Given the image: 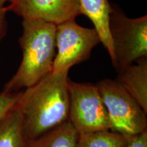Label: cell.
<instances>
[{"label":"cell","mask_w":147,"mask_h":147,"mask_svg":"<svg viewBox=\"0 0 147 147\" xmlns=\"http://www.w3.org/2000/svg\"><path fill=\"white\" fill-rule=\"evenodd\" d=\"M23 118L17 103L0 119V147H25Z\"/></svg>","instance_id":"cell-10"},{"label":"cell","mask_w":147,"mask_h":147,"mask_svg":"<svg viewBox=\"0 0 147 147\" xmlns=\"http://www.w3.org/2000/svg\"><path fill=\"white\" fill-rule=\"evenodd\" d=\"M69 121L78 134L110 130L107 110L96 84L78 83L68 78Z\"/></svg>","instance_id":"cell-5"},{"label":"cell","mask_w":147,"mask_h":147,"mask_svg":"<svg viewBox=\"0 0 147 147\" xmlns=\"http://www.w3.org/2000/svg\"><path fill=\"white\" fill-rule=\"evenodd\" d=\"M7 11L26 19L42 20L58 25L80 14V0H11Z\"/></svg>","instance_id":"cell-7"},{"label":"cell","mask_w":147,"mask_h":147,"mask_svg":"<svg viewBox=\"0 0 147 147\" xmlns=\"http://www.w3.org/2000/svg\"><path fill=\"white\" fill-rule=\"evenodd\" d=\"M102 43L94 27L86 28L75 20L57 25L56 55L53 72H69L77 64L89 59L94 47Z\"/></svg>","instance_id":"cell-6"},{"label":"cell","mask_w":147,"mask_h":147,"mask_svg":"<svg viewBox=\"0 0 147 147\" xmlns=\"http://www.w3.org/2000/svg\"><path fill=\"white\" fill-rule=\"evenodd\" d=\"M129 137L110 129L78 134L76 147H126Z\"/></svg>","instance_id":"cell-12"},{"label":"cell","mask_w":147,"mask_h":147,"mask_svg":"<svg viewBox=\"0 0 147 147\" xmlns=\"http://www.w3.org/2000/svg\"><path fill=\"white\" fill-rule=\"evenodd\" d=\"M118 73L117 80L147 113V57Z\"/></svg>","instance_id":"cell-9"},{"label":"cell","mask_w":147,"mask_h":147,"mask_svg":"<svg viewBox=\"0 0 147 147\" xmlns=\"http://www.w3.org/2000/svg\"><path fill=\"white\" fill-rule=\"evenodd\" d=\"M69 72H51L25 89L17 102L25 138L32 140L69 121Z\"/></svg>","instance_id":"cell-1"},{"label":"cell","mask_w":147,"mask_h":147,"mask_svg":"<svg viewBox=\"0 0 147 147\" xmlns=\"http://www.w3.org/2000/svg\"><path fill=\"white\" fill-rule=\"evenodd\" d=\"M116 70L121 72L139 59L147 57V16L129 18L117 5H112L108 21Z\"/></svg>","instance_id":"cell-3"},{"label":"cell","mask_w":147,"mask_h":147,"mask_svg":"<svg viewBox=\"0 0 147 147\" xmlns=\"http://www.w3.org/2000/svg\"><path fill=\"white\" fill-rule=\"evenodd\" d=\"M19 42L23 57L16 73L2 91L16 92L32 87L52 72L56 55L57 25L38 19L22 22Z\"/></svg>","instance_id":"cell-2"},{"label":"cell","mask_w":147,"mask_h":147,"mask_svg":"<svg viewBox=\"0 0 147 147\" xmlns=\"http://www.w3.org/2000/svg\"><path fill=\"white\" fill-rule=\"evenodd\" d=\"M126 147H147V130L129 138Z\"/></svg>","instance_id":"cell-14"},{"label":"cell","mask_w":147,"mask_h":147,"mask_svg":"<svg viewBox=\"0 0 147 147\" xmlns=\"http://www.w3.org/2000/svg\"><path fill=\"white\" fill-rule=\"evenodd\" d=\"M23 91L0 92V119L12 109L18 102Z\"/></svg>","instance_id":"cell-13"},{"label":"cell","mask_w":147,"mask_h":147,"mask_svg":"<svg viewBox=\"0 0 147 147\" xmlns=\"http://www.w3.org/2000/svg\"><path fill=\"white\" fill-rule=\"evenodd\" d=\"M96 84L107 110L110 130L132 136L147 130V113L117 80L104 79Z\"/></svg>","instance_id":"cell-4"},{"label":"cell","mask_w":147,"mask_h":147,"mask_svg":"<svg viewBox=\"0 0 147 147\" xmlns=\"http://www.w3.org/2000/svg\"><path fill=\"white\" fill-rule=\"evenodd\" d=\"M80 14L91 20L100 35L101 42L110 55L112 63L115 60L113 42L110 35L108 21L112 4L108 0H80Z\"/></svg>","instance_id":"cell-8"},{"label":"cell","mask_w":147,"mask_h":147,"mask_svg":"<svg viewBox=\"0 0 147 147\" xmlns=\"http://www.w3.org/2000/svg\"><path fill=\"white\" fill-rule=\"evenodd\" d=\"M78 134L69 121L41 136L27 140L25 147H76Z\"/></svg>","instance_id":"cell-11"},{"label":"cell","mask_w":147,"mask_h":147,"mask_svg":"<svg viewBox=\"0 0 147 147\" xmlns=\"http://www.w3.org/2000/svg\"><path fill=\"white\" fill-rule=\"evenodd\" d=\"M11 0H0V6L3 7L6 3H10Z\"/></svg>","instance_id":"cell-16"},{"label":"cell","mask_w":147,"mask_h":147,"mask_svg":"<svg viewBox=\"0 0 147 147\" xmlns=\"http://www.w3.org/2000/svg\"><path fill=\"white\" fill-rule=\"evenodd\" d=\"M6 8L0 6V42L4 38L8 29V22L6 19Z\"/></svg>","instance_id":"cell-15"}]
</instances>
